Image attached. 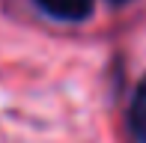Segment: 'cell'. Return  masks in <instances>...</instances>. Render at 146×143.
I'll use <instances>...</instances> for the list:
<instances>
[{"mask_svg": "<svg viewBox=\"0 0 146 143\" xmlns=\"http://www.w3.org/2000/svg\"><path fill=\"white\" fill-rule=\"evenodd\" d=\"M39 9L48 12L51 18H60V21H81L92 12L96 0H36Z\"/></svg>", "mask_w": 146, "mask_h": 143, "instance_id": "6da1fadb", "label": "cell"}, {"mask_svg": "<svg viewBox=\"0 0 146 143\" xmlns=\"http://www.w3.org/2000/svg\"><path fill=\"white\" fill-rule=\"evenodd\" d=\"M131 131H134V137L146 143V83L140 89H137V95H134V101H131Z\"/></svg>", "mask_w": 146, "mask_h": 143, "instance_id": "7a4b0ae2", "label": "cell"}]
</instances>
